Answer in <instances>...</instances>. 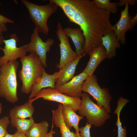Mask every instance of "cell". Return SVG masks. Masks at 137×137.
Returning <instances> with one entry per match:
<instances>
[{"mask_svg": "<svg viewBox=\"0 0 137 137\" xmlns=\"http://www.w3.org/2000/svg\"><path fill=\"white\" fill-rule=\"evenodd\" d=\"M62 10L70 22L79 26L85 38L83 48L89 54L102 44V37L112 30L110 13L90 0H49Z\"/></svg>", "mask_w": 137, "mask_h": 137, "instance_id": "6da1fadb", "label": "cell"}, {"mask_svg": "<svg viewBox=\"0 0 137 137\" xmlns=\"http://www.w3.org/2000/svg\"><path fill=\"white\" fill-rule=\"evenodd\" d=\"M22 68L19 72V76L22 82L21 91L23 93H30L32 86L42 74L44 66L37 54L31 52L27 56L20 58Z\"/></svg>", "mask_w": 137, "mask_h": 137, "instance_id": "7a4b0ae2", "label": "cell"}, {"mask_svg": "<svg viewBox=\"0 0 137 137\" xmlns=\"http://www.w3.org/2000/svg\"><path fill=\"white\" fill-rule=\"evenodd\" d=\"M19 65L16 60L7 62L0 66V97L12 104L18 100L16 73Z\"/></svg>", "mask_w": 137, "mask_h": 137, "instance_id": "3957f363", "label": "cell"}, {"mask_svg": "<svg viewBox=\"0 0 137 137\" xmlns=\"http://www.w3.org/2000/svg\"><path fill=\"white\" fill-rule=\"evenodd\" d=\"M81 97L78 111L80 116L86 117L88 124L99 127L104 125L106 121L110 118V115L106 109L95 104L90 99L89 94L84 93Z\"/></svg>", "mask_w": 137, "mask_h": 137, "instance_id": "277c9868", "label": "cell"}, {"mask_svg": "<svg viewBox=\"0 0 137 137\" xmlns=\"http://www.w3.org/2000/svg\"><path fill=\"white\" fill-rule=\"evenodd\" d=\"M21 1L28 10L30 18L39 32L47 35L49 31L48 20L51 15L57 11L58 6L52 3L41 5L26 0Z\"/></svg>", "mask_w": 137, "mask_h": 137, "instance_id": "5b68a950", "label": "cell"}, {"mask_svg": "<svg viewBox=\"0 0 137 137\" xmlns=\"http://www.w3.org/2000/svg\"><path fill=\"white\" fill-rule=\"evenodd\" d=\"M82 90L92 96L97 104L104 107L110 114L112 111L110 105L112 97L107 88H101L99 85L96 76L93 74L89 76L83 82Z\"/></svg>", "mask_w": 137, "mask_h": 137, "instance_id": "8992f818", "label": "cell"}, {"mask_svg": "<svg viewBox=\"0 0 137 137\" xmlns=\"http://www.w3.org/2000/svg\"><path fill=\"white\" fill-rule=\"evenodd\" d=\"M40 98L48 101L58 102L62 105H69L75 112L79 109L81 102L80 97L69 96L59 92L56 89L50 87L41 90L34 98L29 99L33 102Z\"/></svg>", "mask_w": 137, "mask_h": 137, "instance_id": "52a82bcc", "label": "cell"}, {"mask_svg": "<svg viewBox=\"0 0 137 137\" xmlns=\"http://www.w3.org/2000/svg\"><path fill=\"white\" fill-rule=\"evenodd\" d=\"M39 31L35 27L30 37V42L27 44V52H35L38 56L45 67L47 66L46 54L55 43L54 40L48 38L43 41L40 37Z\"/></svg>", "mask_w": 137, "mask_h": 137, "instance_id": "ba28073f", "label": "cell"}, {"mask_svg": "<svg viewBox=\"0 0 137 137\" xmlns=\"http://www.w3.org/2000/svg\"><path fill=\"white\" fill-rule=\"evenodd\" d=\"M19 40L15 33L11 35L10 39H4L5 46L2 49L4 55L0 57V66L7 62L16 60L17 59L26 55L27 45L17 47L16 44Z\"/></svg>", "mask_w": 137, "mask_h": 137, "instance_id": "9c48e42d", "label": "cell"}, {"mask_svg": "<svg viewBox=\"0 0 137 137\" xmlns=\"http://www.w3.org/2000/svg\"><path fill=\"white\" fill-rule=\"evenodd\" d=\"M56 33L60 42L59 46L60 54L59 63L56 65V66L60 69L66 64L74 60L78 56L72 48L68 37L64 32L63 26L60 22L57 25Z\"/></svg>", "mask_w": 137, "mask_h": 137, "instance_id": "30bf717a", "label": "cell"}, {"mask_svg": "<svg viewBox=\"0 0 137 137\" xmlns=\"http://www.w3.org/2000/svg\"><path fill=\"white\" fill-rule=\"evenodd\" d=\"M89 76L86 73L82 72L56 89L59 92L69 96L80 97L83 94L82 85Z\"/></svg>", "mask_w": 137, "mask_h": 137, "instance_id": "8fae6325", "label": "cell"}, {"mask_svg": "<svg viewBox=\"0 0 137 137\" xmlns=\"http://www.w3.org/2000/svg\"><path fill=\"white\" fill-rule=\"evenodd\" d=\"M124 9L121 13L119 19L112 28L120 44L125 45L126 38L125 37L126 32L132 29L133 28L130 23L131 18L129 13V5L126 4Z\"/></svg>", "mask_w": 137, "mask_h": 137, "instance_id": "7c38bea8", "label": "cell"}, {"mask_svg": "<svg viewBox=\"0 0 137 137\" xmlns=\"http://www.w3.org/2000/svg\"><path fill=\"white\" fill-rule=\"evenodd\" d=\"M87 54L85 52L83 55L67 63L60 69L55 79V89L66 83L74 77L76 69L79 61Z\"/></svg>", "mask_w": 137, "mask_h": 137, "instance_id": "4fadbf2b", "label": "cell"}, {"mask_svg": "<svg viewBox=\"0 0 137 137\" xmlns=\"http://www.w3.org/2000/svg\"><path fill=\"white\" fill-rule=\"evenodd\" d=\"M58 74V72L52 74H49L44 68L42 76L36 80L32 86L29 99L35 97L38 92L43 88L50 87L55 89V79Z\"/></svg>", "mask_w": 137, "mask_h": 137, "instance_id": "5bb4252c", "label": "cell"}, {"mask_svg": "<svg viewBox=\"0 0 137 137\" xmlns=\"http://www.w3.org/2000/svg\"><path fill=\"white\" fill-rule=\"evenodd\" d=\"M88 55L90 59L82 72L86 73L89 76L93 75L100 62L107 58V55L106 49L102 44L93 49Z\"/></svg>", "mask_w": 137, "mask_h": 137, "instance_id": "9a60e30c", "label": "cell"}, {"mask_svg": "<svg viewBox=\"0 0 137 137\" xmlns=\"http://www.w3.org/2000/svg\"><path fill=\"white\" fill-rule=\"evenodd\" d=\"M66 36L71 39L76 48V52L78 56L85 53L83 47L85 44V37L81 30L79 28L66 27L63 29Z\"/></svg>", "mask_w": 137, "mask_h": 137, "instance_id": "2e32d148", "label": "cell"}, {"mask_svg": "<svg viewBox=\"0 0 137 137\" xmlns=\"http://www.w3.org/2000/svg\"><path fill=\"white\" fill-rule=\"evenodd\" d=\"M62 105L60 104L58 108L52 111V122L58 127L62 137H79V133L76 131L75 133L71 131L64 123L62 115Z\"/></svg>", "mask_w": 137, "mask_h": 137, "instance_id": "e0dca14e", "label": "cell"}, {"mask_svg": "<svg viewBox=\"0 0 137 137\" xmlns=\"http://www.w3.org/2000/svg\"><path fill=\"white\" fill-rule=\"evenodd\" d=\"M62 113L63 121L68 129L70 130L73 127L76 131L79 132V123L84 117L77 114L71 107L67 105H62Z\"/></svg>", "mask_w": 137, "mask_h": 137, "instance_id": "ac0fdd59", "label": "cell"}, {"mask_svg": "<svg viewBox=\"0 0 137 137\" xmlns=\"http://www.w3.org/2000/svg\"><path fill=\"white\" fill-rule=\"evenodd\" d=\"M102 44L106 49L107 58L110 59L116 55V49L120 47V43L114 32L111 30L102 37Z\"/></svg>", "mask_w": 137, "mask_h": 137, "instance_id": "d6986e66", "label": "cell"}, {"mask_svg": "<svg viewBox=\"0 0 137 137\" xmlns=\"http://www.w3.org/2000/svg\"><path fill=\"white\" fill-rule=\"evenodd\" d=\"M32 102L28 100L23 105L14 106L10 110L9 116L10 118L21 119L32 117L35 110Z\"/></svg>", "mask_w": 137, "mask_h": 137, "instance_id": "ffe728a7", "label": "cell"}, {"mask_svg": "<svg viewBox=\"0 0 137 137\" xmlns=\"http://www.w3.org/2000/svg\"><path fill=\"white\" fill-rule=\"evenodd\" d=\"M129 101V100L127 99L122 96L119 97L117 101L116 108L114 112V113L116 114L117 116L115 125L117 127V137H127L126 128L125 126H123V128L122 126L120 115L123 108Z\"/></svg>", "mask_w": 137, "mask_h": 137, "instance_id": "44dd1931", "label": "cell"}, {"mask_svg": "<svg viewBox=\"0 0 137 137\" xmlns=\"http://www.w3.org/2000/svg\"><path fill=\"white\" fill-rule=\"evenodd\" d=\"M49 124L45 121L38 123H35L27 132V137H46Z\"/></svg>", "mask_w": 137, "mask_h": 137, "instance_id": "7402d4cb", "label": "cell"}, {"mask_svg": "<svg viewBox=\"0 0 137 137\" xmlns=\"http://www.w3.org/2000/svg\"><path fill=\"white\" fill-rule=\"evenodd\" d=\"M10 121L12 127L15 128L20 133L25 134L35 123L33 117L29 119L10 118Z\"/></svg>", "mask_w": 137, "mask_h": 137, "instance_id": "603a6c76", "label": "cell"}, {"mask_svg": "<svg viewBox=\"0 0 137 137\" xmlns=\"http://www.w3.org/2000/svg\"><path fill=\"white\" fill-rule=\"evenodd\" d=\"M92 1L97 7L110 13H116L118 12L117 3L111 2L109 0H93Z\"/></svg>", "mask_w": 137, "mask_h": 137, "instance_id": "cb8c5ba5", "label": "cell"}, {"mask_svg": "<svg viewBox=\"0 0 137 137\" xmlns=\"http://www.w3.org/2000/svg\"><path fill=\"white\" fill-rule=\"evenodd\" d=\"M9 116H5L0 119V137H4L8 133V127L11 123Z\"/></svg>", "mask_w": 137, "mask_h": 137, "instance_id": "d4e9b609", "label": "cell"}, {"mask_svg": "<svg viewBox=\"0 0 137 137\" xmlns=\"http://www.w3.org/2000/svg\"><path fill=\"white\" fill-rule=\"evenodd\" d=\"M92 125L87 122L85 125L79 128V135L80 137H91L90 129Z\"/></svg>", "mask_w": 137, "mask_h": 137, "instance_id": "484cf974", "label": "cell"}, {"mask_svg": "<svg viewBox=\"0 0 137 137\" xmlns=\"http://www.w3.org/2000/svg\"><path fill=\"white\" fill-rule=\"evenodd\" d=\"M136 2V0H120L117 3L118 7L125 5L126 4H128L129 5L132 6L134 5Z\"/></svg>", "mask_w": 137, "mask_h": 137, "instance_id": "4316f807", "label": "cell"}, {"mask_svg": "<svg viewBox=\"0 0 137 137\" xmlns=\"http://www.w3.org/2000/svg\"><path fill=\"white\" fill-rule=\"evenodd\" d=\"M130 23L132 26L133 27L137 23V14L130 20Z\"/></svg>", "mask_w": 137, "mask_h": 137, "instance_id": "83f0119b", "label": "cell"}, {"mask_svg": "<svg viewBox=\"0 0 137 137\" xmlns=\"http://www.w3.org/2000/svg\"><path fill=\"white\" fill-rule=\"evenodd\" d=\"M53 123L52 122L51 130L50 132L47 133L46 137H53V134H55L56 133L55 131L53 130Z\"/></svg>", "mask_w": 137, "mask_h": 137, "instance_id": "f1b7e54d", "label": "cell"}, {"mask_svg": "<svg viewBox=\"0 0 137 137\" xmlns=\"http://www.w3.org/2000/svg\"><path fill=\"white\" fill-rule=\"evenodd\" d=\"M8 30L7 27L3 26L0 24V33L2 34L3 32L7 31Z\"/></svg>", "mask_w": 137, "mask_h": 137, "instance_id": "f546056e", "label": "cell"}, {"mask_svg": "<svg viewBox=\"0 0 137 137\" xmlns=\"http://www.w3.org/2000/svg\"><path fill=\"white\" fill-rule=\"evenodd\" d=\"M15 132L16 133V137H27L25 134L20 133L17 131Z\"/></svg>", "mask_w": 137, "mask_h": 137, "instance_id": "4dcf8cb0", "label": "cell"}, {"mask_svg": "<svg viewBox=\"0 0 137 137\" xmlns=\"http://www.w3.org/2000/svg\"><path fill=\"white\" fill-rule=\"evenodd\" d=\"M16 132L14 134H10L7 133L4 137H16Z\"/></svg>", "mask_w": 137, "mask_h": 137, "instance_id": "1f68e13d", "label": "cell"}, {"mask_svg": "<svg viewBox=\"0 0 137 137\" xmlns=\"http://www.w3.org/2000/svg\"><path fill=\"white\" fill-rule=\"evenodd\" d=\"M4 39L2 36V34L0 33V45L4 43ZM2 48L0 46V49L2 50Z\"/></svg>", "mask_w": 137, "mask_h": 137, "instance_id": "d6a6232c", "label": "cell"}, {"mask_svg": "<svg viewBox=\"0 0 137 137\" xmlns=\"http://www.w3.org/2000/svg\"><path fill=\"white\" fill-rule=\"evenodd\" d=\"M2 109V104L0 102V114L1 113Z\"/></svg>", "mask_w": 137, "mask_h": 137, "instance_id": "836d02e7", "label": "cell"}, {"mask_svg": "<svg viewBox=\"0 0 137 137\" xmlns=\"http://www.w3.org/2000/svg\"><path fill=\"white\" fill-rule=\"evenodd\" d=\"M1 4L0 3V6H1Z\"/></svg>", "mask_w": 137, "mask_h": 137, "instance_id": "e575fe53", "label": "cell"}, {"mask_svg": "<svg viewBox=\"0 0 137 137\" xmlns=\"http://www.w3.org/2000/svg\"><path fill=\"white\" fill-rule=\"evenodd\" d=\"M79 137H80V136H79Z\"/></svg>", "mask_w": 137, "mask_h": 137, "instance_id": "d590c367", "label": "cell"}]
</instances>
